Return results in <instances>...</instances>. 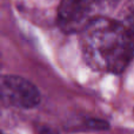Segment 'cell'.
Returning a JSON list of instances; mask_svg holds the SVG:
<instances>
[{"label":"cell","mask_w":134,"mask_h":134,"mask_svg":"<svg viewBox=\"0 0 134 134\" xmlns=\"http://www.w3.org/2000/svg\"><path fill=\"white\" fill-rule=\"evenodd\" d=\"M81 48L93 69L121 73L133 59L134 33L120 21L97 16L81 31Z\"/></svg>","instance_id":"obj_1"},{"label":"cell","mask_w":134,"mask_h":134,"mask_svg":"<svg viewBox=\"0 0 134 134\" xmlns=\"http://www.w3.org/2000/svg\"><path fill=\"white\" fill-rule=\"evenodd\" d=\"M0 100L19 108H33L40 102V93L31 81L19 75H0Z\"/></svg>","instance_id":"obj_2"},{"label":"cell","mask_w":134,"mask_h":134,"mask_svg":"<svg viewBox=\"0 0 134 134\" xmlns=\"http://www.w3.org/2000/svg\"><path fill=\"white\" fill-rule=\"evenodd\" d=\"M80 1L91 19H94L115 8L120 0H80Z\"/></svg>","instance_id":"obj_3"},{"label":"cell","mask_w":134,"mask_h":134,"mask_svg":"<svg viewBox=\"0 0 134 134\" xmlns=\"http://www.w3.org/2000/svg\"><path fill=\"white\" fill-rule=\"evenodd\" d=\"M39 134H57V133L54 132L53 130H49V128H44V130H42Z\"/></svg>","instance_id":"obj_4"},{"label":"cell","mask_w":134,"mask_h":134,"mask_svg":"<svg viewBox=\"0 0 134 134\" xmlns=\"http://www.w3.org/2000/svg\"><path fill=\"white\" fill-rule=\"evenodd\" d=\"M0 134H2V133H1V132H0Z\"/></svg>","instance_id":"obj_5"}]
</instances>
